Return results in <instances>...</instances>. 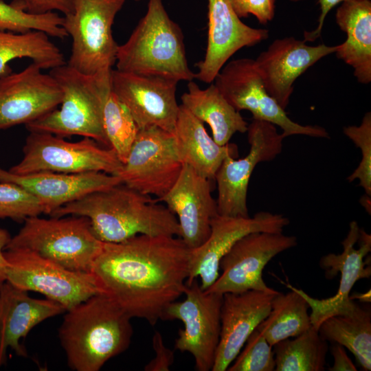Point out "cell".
Listing matches in <instances>:
<instances>
[{
  "label": "cell",
  "mask_w": 371,
  "mask_h": 371,
  "mask_svg": "<svg viewBox=\"0 0 371 371\" xmlns=\"http://www.w3.org/2000/svg\"><path fill=\"white\" fill-rule=\"evenodd\" d=\"M0 182L13 183L26 190L38 199L44 214L49 215L91 192L122 183L119 177L103 172L69 174L43 171L16 175L1 167Z\"/></svg>",
  "instance_id": "obj_23"
},
{
  "label": "cell",
  "mask_w": 371,
  "mask_h": 371,
  "mask_svg": "<svg viewBox=\"0 0 371 371\" xmlns=\"http://www.w3.org/2000/svg\"><path fill=\"white\" fill-rule=\"evenodd\" d=\"M65 311L58 302L32 298L27 291L4 282L0 286V366L6 363L9 348L16 355L27 357L21 339L39 323Z\"/></svg>",
  "instance_id": "obj_24"
},
{
  "label": "cell",
  "mask_w": 371,
  "mask_h": 371,
  "mask_svg": "<svg viewBox=\"0 0 371 371\" xmlns=\"http://www.w3.org/2000/svg\"><path fill=\"white\" fill-rule=\"evenodd\" d=\"M208 32L204 58L197 63L195 78L212 82L237 51L269 37V30L251 27L236 14L229 0H207Z\"/></svg>",
  "instance_id": "obj_19"
},
{
  "label": "cell",
  "mask_w": 371,
  "mask_h": 371,
  "mask_svg": "<svg viewBox=\"0 0 371 371\" xmlns=\"http://www.w3.org/2000/svg\"><path fill=\"white\" fill-rule=\"evenodd\" d=\"M350 0H318L320 5L321 13L318 19L317 27L315 30L310 32H304V41H313L318 38L322 32L324 23L326 15L335 5L340 3Z\"/></svg>",
  "instance_id": "obj_41"
},
{
  "label": "cell",
  "mask_w": 371,
  "mask_h": 371,
  "mask_svg": "<svg viewBox=\"0 0 371 371\" xmlns=\"http://www.w3.org/2000/svg\"><path fill=\"white\" fill-rule=\"evenodd\" d=\"M273 347L276 371H323L326 363L328 341L314 326Z\"/></svg>",
  "instance_id": "obj_31"
},
{
  "label": "cell",
  "mask_w": 371,
  "mask_h": 371,
  "mask_svg": "<svg viewBox=\"0 0 371 371\" xmlns=\"http://www.w3.org/2000/svg\"><path fill=\"white\" fill-rule=\"evenodd\" d=\"M370 196L366 194V196H363L361 199L362 205L366 208L367 212L370 214Z\"/></svg>",
  "instance_id": "obj_44"
},
{
  "label": "cell",
  "mask_w": 371,
  "mask_h": 371,
  "mask_svg": "<svg viewBox=\"0 0 371 371\" xmlns=\"http://www.w3.org/2000/svg\"><path fill=\"white\" fill-rule=\"evenodd\" d=\"M156 199L124 183L91 192L49 215L86 216L95 236L103 243H120L138 234L180 236L176 216Z\"/></svg>",
  "instance_id": "obj_2"
},
{
  "label": "cell",
  "mask_w": 371,
  "mask_h": 371,
  "mask_svg": "<svg viewBox=\"0 0 371 371\" xmlns=\"http://www.w3.org/2000/svg\"><path fill=\"white\" fill-rule=\"evenodd\" d=\"M337 45L316 46L294 37L276 39L255 60L267 92L285 109L293 83L310 67L335 53Z\"/></svg>",
  "instance_id": "obj_21"
},
{
  "label": "cell",
  "mask_w": 371,
  "mask_h": 371,
  "mask_svg": "<svg viewBox=\"0 0 371 371\" xmlns=\"http://www.w3.org/2000/svg\"><path fill=\"white\" fill-rule=\"evenodd\" d=\"M344 134L350 138L361 151V160L348 177L349 182L359 179V186L366 194L371 196V113H366L359 126H348L344 128Z\"/></svg>",
  "instance_id": "obj_36"
},
{
  "label": "cell",
  "mask_w": 371,
  "mask_h": 371,
  "mask_svg": "<svg viewBox=\"0 0 371 371\" xmlns=\"http://www.w3.org/2000/svg\"><path fill=\"white\" fill-rule=\"evenodd\" d=\"M180 157L201 176L212 181L227 155L238 157L237 146L218 144L207 133L203 122L180 104L174 131Z\"/></svg>",
  "instance_id": "obj_25"
},
{
  "label": "cell",
  "mask_w": 371,
  "mask_h": 371,
  "mask_svg": "<svg viewBox=\"0 0 371 371\" xmlns=\"http://www.w3.org/2000/svg\"><path fill=\"white\" fill-rule=\"evenodd\" d=\"M350 298L355 301V300H358L361 302H367L370 303L371 302V292L370 290L368 291L366 293H355L350 295Z\"/></svg>",
  "instance_id": "obj_43"
},
{
  "label": "cell",
  "mask_w": 371,
  "mask_h": 371,
  "mask_svg": "<svg viewBox=\"0 0 371 371\" xmlns=\"http://www.w3.org/2000/svg\"><path fill=\"white\" fill-rule=\"evenodd\" d=\"M27 12L41 14L47 12H60L64 15L73 10V0H21Z\"/></svg>",
  "instance_id": "obj_39"
},
{
  "label": "cell",
  "mask_w": 371,
  "mask_h": 371,
  "mask_svg": "<svg viewBox=\"0 0 371 371\" xmlns=\"http://www.w3.org/2000/svg\"><path fill=\"white\" fill-rule=\"evenodd\" d=\"M23 154L21 160L9 172L16 175L43 171L69 174L103 172L117 175L123 166L113 148H102L91 138L70 142L48 133L30 132Z\"/></svg>",
  "instance_id": "obj_8"
},
{
  "label": "cell",
  "mask_w": 371,
  "mask_h": 371,
  "mask_svg": "<svg viewBox=\"0 0 371 371\" xmlns=\"http://www.w3.org/2000/svg\"><path fill=\"white\" fill-rule=\"evenodd\" d=\"M181 104L202 122L207 123L213 139L219 145L227 144L236 133H245L248 124L223 96L214 84L201 89L193 80L181 98Z\"/></svg>",
  "instance_id": "obj_27"
},
{
  "label": "cell",
  "mask_w": 371,
  "mask_h": 371,
  "mask_svg": "<svg viewBox=\"0 0 371 371\" xmlns=\"http://www.w3.org/2000/svg\"><path fill=\"white\" fill-rule=\"evenodd\" d=\"M248 154L240 159L227 155L218 169L214 180L218 189V214L228 216H249L247 204L248 185L256 166L275 159L282 150L284 137L274 124L252 120L248 124Z\"/></svg>",
  "instance_id": "obj_14"
},
{
  "label": "cell",
  "mask_w": 371,
  "mask_h": 371,
  "mask_svg": "<svg viewBox=\"0 0 371 371\" xmlns=\"http://www.w3.org/2000/svg\"><path fill=\"white\" fill-rule=\"evenodd\" d=\"M116 69L145 76L191 81L183 32L162 0H148L145 15L124 44L118 45Z\"/></svg>",
  "instance_id": "obj_4"
},
{
  "label": "cell",
  "mask_w": 371,
  "mask_h": 371,
  "mask_svg": "<svg viewBox=\"0 0 371 371\" xmlns=\"http://www.w3.org/2000/svg\"><path fill=\"white\" fill-rule=\"evenodd\" d=\"M278 291L248 290L223 295L221 335L212 371H225L251 333L267 317Z\"/></svg>",
  "instance_id": "obj_22"
},
{
  "label": "cell",
  "mask_w": 371,
  "mask_h": 371,
  "mask_svg": "<svg viewBox=\"0 0 371 371\" xmlns=\"http://www.w3.org/2000/svg\"><path fill=\"white\" fill-rule=\"evenodd\" d=\"M275 369L273 346L256 328L227 370L273 371Z\"/></svg>",
  "instance_id": "obj_34"
},
{
  "label": "cell",
  "mask_w": 371,
  "mask_h": 371,
  "mask_svg": "<svg viewBox=\"0 0 371 371\" xmlns=\"http://www.w3.org/2000/svg\"><path fill=\"white\" fill-rule=\"evenodd\" d=\"M341 245L342 253L328 254L319 261L327 279H333L341 273L339 288L334 296L319 300L311 297L302 289L286 284L287 288L295 290L306 300L311 310L312 326L317 329L327 318L352 312L358 305L350 298L353 286L359 280L369 278L371 276L370 265L368 266V260L364 261V258L371 251V236L353 221L350 223L349 232Z\"/></svg>",
  "instance_id": "obj_13"
},
{
  "label": "cell",
  "mask_w": 371,
  "mask_h": 371,
  "mask_svg": "<svg viewBox=\"0 0 371 371\" xmlns=\"http://www.w3.org/2000/svg\"><path fill=\"white\" fill-rule=\"evenodd\" d=\"M327 341L348 349L360 366L371 370V312L359 304L350 313L331 316L318 328Z\"/></svg>",
  "instance_id": "obj_28"
},
{
  "label": "cell",
  "mask_w": 371,
  "mask_h": 371,
  "mask_svg": "<svg viewBox=\"0 0 371 371\" xmlns=\"http://www.w3.org/2000/svg\"><path fill=\"white\" fill-rule=\"evenodd\" d=\"M103 124L109 146L124 164L139 128L128 109L112 89L104 102Z\"/></svg>",
  "instance_id": "obj_32"
},
{
  "label": "cell",
  "mask_w": 371,
  "mask_h": 371,
  "mask_svg": "<svg viewBox=\"0 0 371 371\" xmlns=\"http://www.w3.org/2000/svg\"><path fill=\"white\" fill-rule=\"evenodd\" d=\"M190 256V249L178 236L138 234L104 243L92 273L103 293L131 318L154 326L184 294Z\"/></svg>",
  "instance_id": "obj_1"
},
{
  "label": "cell",
  "mask_w": 371,
  "mask_h": 371,
  "mask_svg": "<svg viewBox=\"0 0 371 371\" xmlns=\"http://www.w3.org/2000/svg\"><path fill=\"white\" fill-rule=\"evenodd\" d=\"M27 58L42 69H54L66 64L61 50L46 33L32 30L14 32L0 30V77L10 71L8 63Z\"/></svg>",
  "instance_id": "obj_29"
},
{
  "label": "cell",
  "mask_w": 371,
  "mask_h": 371,
  "mask_svg": "<svg viewBox=\"0 0 371 371\" xmlns=\"http://www.w3.org/2000/svg\"><path fill=\"white\" fill-rule=\"evenodd\" d=\"M335 20L346 32V40L337 45L335 54L354 69L363 84L371 81V1L350 0L337 8Z\"/></svg>",
  "instance_id": "obj_26"
},
{
  "label": "cell",
  "mask_w": 371,
  "mask_h": 371,
  "mask_svg": "<svg viewBox=\"0 0 371 371\" xmlns=\"http://www.w3.org/2000/svg\"><path fill=\"white\" fill-rule=\"evenodd\" d=\"M214 85L227 100L238 111L247 110L254 120L277 125L285 138L293 135L328 138L326 129L318 125H302L290 119L285 109L267 92L255 60L243 58L226 63Z\"/></svg>",
  "instance_id": "obj_11"
},
{
  "label": "cell",
  "mask_w": 371,
  "mask_h": 371,
  "mask_svg": "<svg viewBox=\"0 0 371 371\" xmlns=\"http://www.w3.org/2000/svg\"><path fill=\"white\" fill-rule=\"evenodd\" d=\"M210 182L183 164L171 189L156 199L158 202H164L176 216L180 228L179 238L190 249L197 247L207 238L211 221L218 214Z\"/></svg>",
  "instance_id": "obj_20"
},
{
  "label": "cell",
  "mask_w": 371,
  "mask_h": 371,
  "mask_svg": "<svg viewBox=\"0 0 371 371\" xmlns=\"http://www.w3.org/2000/svg\"><path fill=\"white\" fill-rule=\"evenodd\" d=\"M65 312L58 337L71 370L98 371L129 347L132 318L107 295H92Z\"/></svg>",
  "instance_id": "obj_3"
},
{
  "label": "cell",
  "mask_w": 371,
  "mask_h": 371,
  "mask_svg": "<svg viewBox=\"0 0 371 371\" xmlns=\"http://www.w3.org/2000/svg\"><path fill=\"white\" fill-rule=\"evenodd\" d=\"M297 244L295 236L282 232H260L245 236L222 258L221 273L205 291L223 295L248 290L272 291L264 281V268L273 257Z\"/></svg>",
  "instance_id": "obj_15"
},
{
  "label": "cell",
  "mask_w": 371,
  "mask_h": 371,
  "mask_svg": "<svg viewBox=\"0 0 371 371\" xmlns=\"http://www.w3.org/2000/svg\"><path fill=\"white\" fill-rule=\"evenodd\" d=\"M177 83L161 76L111 71V89L139 129L157 126L174 133L180 107L176 98Z\"/></svg>",
  "instance_id": "obj_18"
},
{
  "label": "cell",
  "mask_w": 371,
  "mask_h": 371,
  "mask_svg": "<svg viewBox=\"0 0 371 371\" xmlns=\"http://www.w3.org/2000/svg\"><path fill=\"white\" fill-rule=\"evenodd\" d=\"M333 357V365L328 368L330 371H356L357 367L348 356L345 348L334 343L330 349Z\"/></svg>",
  "instance_id": "obj_40"
},
{
  "label": "cell",
  "mask_w": 371,
  "mask_h": 371,
  "mask_svg": "<svg viewBox=\"0 0 371 371\" xmlns=\"http://www.w3.org/2000/svg\"><path fill=\"white\" fill-rule=\"evenodd\" d=\"M290 290L275 295L269 315L257 327L272 346L297 337L312 326L306 300L295 290Z\"/></svg>",
  "instance_id": "obj_30"
},
{
  "label": "cell",
  "mask_w": 371,
  "mask_h": 371,
  "mask_svg": "<svg viewBox=\"0 0 371 371\" xmlns=\"http://www.w3.org/2000/svg\"><path fill=\"white\" fill-rule=\"evenodd\" d=\"M289 223L282 214L269 212H257L253 217L216 215L211 221L207 238L190 249L186 284L199 278L202 289H207L219 276L221 260L238 240L253 232H282Z\"/></svg>",
  "instance_id": "obj_16"
},
{
  "label": "cell",
  "mask_w": 371,
  "mask_h": 371,
  "mask_svg": "<svg viewBox=\"0 0 371 371\" xmlns=\"http://www.w3.org/2000/svg\"><path fill=\"white\" fill-rule=\"evenodd\" d=\"M125 1L73 0V10L63 16V23L72 41L69 66L86 75L113 69L118 45L112 26Z\"/></svg>",
  "instance_id": "obj_7"
},
{
  "label": "cell",
  "mask_w": 371,
  "mask_h": 371,
  "mask_svg": "<svg viewBox=\"0 0 371 371\" xmlns=\"http://www.w3.org/2000/svg\"><path fill=\"white\" fill-rule=\"evenodd\" d=\"M43 213V208L36 196L15 183L0 182V219L21 222Z\"/></svg>",
  "instance_id": "obj_35"
},
{
  "label": "cell",
  "mask_w": 371,
  "mask_h": 371,
  "mask_svg": "<svg viewBox=\"0 0 371 371\" xmlns=\"http://www.w3.org/2000/svg\"><path fill=\"white\" fill-rule=\"evenodd\" d=\"M153 348L155 352L154 359L145 366V371H168L174 363L175 352L167 348L159 331L155 332L153 337Z\"/></svg>",
  "instance_id": "obj_38"
},
{
  "label": "cell",
  "mask_w": 371,
  "mask_h": 371,
  "mask_svg": "<svg viewBox=\"0 0 371 371\" xmlns=\"http://www.w3.org/2000/svg\"><path fill=\"white\" fill-rule=\"evenodd\" d=\"M62 91L55 78L32 63L0 77V131L27 124L56 109Z\"/></svg>",
  "instance_id": "obj_17"
},
{
  "label": "cell",
  "mask_w": 371,
  "mask_h": 371,
  "mask_svg": "<svg viewBox=\"0 0 371 371\" xmlns=\"http://www.w3.org/2000/svg\"><path fill=\"white\" fill-rule=\"evenodd\" d=\"M229 1L240 18L252 14L260 23L266 24L274 17L276 0Z\"/></svg>",
  "instance_id": "obj_37"
},
{
  "label": "cell",
  "mask_w": 371,
  "mask_h": 371,
  "mask_svg": "<svg viewBox=\"0 0 371 371\" xmlns=\"http://www.w3.org/2000/svg\"><path fill=\"white\" fill-rule=\"evenodd\" d=\"M63 16L52 12L34 14L27 12L21 0L7 3L0 0V30L14 32L38 30L63 39L67 34L63 27Z\"/></svg>",
  "instance_id": "obj_33"
},
{
  "label": "cell",
  "mask_w": 371,
  "mask_h": 371,
  "mask_svg": "<svg viewBox=\"0 0 371 371\" xmlns=\"http://www.w3.org/2000/svg\"><path fill=\"white\" fill-rule=\"evenodd\" d=\"M67 216L27 218L5 250L29 249L67 269L92 273L104 243L93 234L88 218Z\"/></svg>",
  "instance_id": "obj_6"
},
{
  "label": "cell",
  "mask_w": 371,
  "mask_h": 371,
  "mask_svg": "<svg viewBox=\"0 0 371 371\" xmlns=\"http://www.w3.org/2000/svg\"><path fill=\"white\" fill-rule=\"evenodd\" d=\"M186 285V298L169 304L161 320L183 322L175 348L190 353L196 370L210 371L220 341L223 294L203 290L198 279Z\"/></svg>",
  "instance_id": "obj_10"
},
{
  "label": "cell",
  "mask_w": 371,
  "mask_h": 371,
  "mask_svg": "<svg viewBox=\"0 0 371 371\" xmlns=\"http://www.w3.org/2000/svg\"><path fill=\"white\" fill-rule=\"evenodd\" d=\"M6 281L14 286L44 295L66 311L102 290L92 273L74 271L23 248L3 251Z\"/></svg>",
  "instance_id": "obj_9"
},
{
  "label": "cell",
  "mask_w": 371,
  "mask_h": 371,
  "mask_svg": "<svg viewBox=\"0 0 371 371\" xmlns=\"http://www.w3.org/2000/svg\"><path fill=\"white\" fill-rule=\"evenodd\" d=\"M11 237L8 230L0 228V286L6 281V262L3 251Z\"/></svg>",
  "instance_id": "obj_42"
},
{
  "label": "cell",
  "mask_w": 371,
  "mask_h": 371,
  "mask_svg": "<svg viewBox=\"0 0 371 371\" xmlns=\"http://www.w3.org/2000/svg\"><path fill=\"white\" fill-rule=\"evenodd\" d=\"M112 69L86 75L67 63L50 69L62 91L60 106L26 124L27 131L62 137L80 135L109 146L103 124V106L111 89Z\"/></svg>",
  "instance_id": "obj_5"
},
{
  "label": "cell",
  "mask_w": 371,
  "mask_h": 371,
  "mask_svg": "<svg viewBox=\"0 0 371 371\" xmlns=\"http://www.w3.org/2000/svg\"><path fill=\"white\" fill-rule=\"evenodd\" d=\"M183 166L174 134L148 126L139 129L127 159L116 176L128 187L159 199L175 183Z\"/></svg>",
  "instance_id": "obj_12"
},
{
  "label": "cell",
  "mask_w": 371,
  "mask_h": 371,
  "mask_svg": "<svg viewBox=\"0 0 371 371\" xmlns=\"http://www.w3.org/2000/svg\"><path fill=\"white\" fill-rule=\"evenodd\" d=\"M135 1H141V0H135Z\"/></svg>",
  "instance_id": "obj_45"
}]
</instances>
